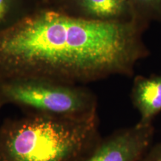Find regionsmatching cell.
Wrapping results in <instances>:
<instances>
[{
    "mask_svg": "<svg viewBox=\"0 0 161 161\" xmlns=\"http://www.w3.org/2000/svg\"><path fill=\"white\" fill-rule=\"evenodd\" d=\"M0 104L54 117L84 119L98 116L97 96L84 85L20 78L0 83Z\"/></svg>",
    "mask_w": 161,
    "mask_h": 161,
    "instance_id": "cell-3",
    "label": "cell"
},
{
    "mask_svg": "<svg viewBox=\"0 0 161 161\" xmlns=\"http://www.w3.org/2000/svg\"><path fill=\"white\" fill-rule=\"evenodd\" d=\"M2 108H3V106H2V104H0V110H1V109H2Z\"/></svg>",
    "mask_w": 161,
    "mask_h": 161,
    "instance_id": "cell-11",
    "label": "cell"
},
{
    "mask_svg": "<svg viewBox=\"0 0 161 161\" xmlns=\"http://www.w3.org/2000/svg\"><path fill=\"white\" fill-rule=\"evenodd\" d=\"M40 1L45 8L58 9L66 0H40Z\"/></svg>",
    "mask_w": 161,
    "mask_h": 161,
    "instance_id": "cell-10",
    "label": "cell"
},
{
    "mask_svg": "<svg viewBox=\"0 0 161 161\" xmlns=\"http://www.w3.org/2000/svg\"><path fill=\"white\" fill-rule=\"evenodd\" d=\"M56 10L88 20L134 21L132 0H66Z\"/></svg>",
    "mask_w": 161,
    "mask_h": 161,
    "instance_id": "cell-5",
    "label": "cell"
},
{
    "mask_svg": "<svg viewBox=\"0 0 161 161\" xmlns=\"http://www.w3.org/2000/svg\"><path fill=\"white\" fill-rule=\"evenodd\" d=\"M140 161H161V142L147 151Z\"/></svg>",
    "mask_w": 161,
    "mask_h": 161,
    "instance_id": "cell-9",
    "label": "cell"
},
{
    "mask_svg": "<svg viewBox=\"0 0 161 161\" xmlns=\"http://www.w3.org/2000/svg\"><path fill=\"white\" fill-rule=\"evenodd\" d=\"M98 117L27 113L0 123V161H79L101 139Z\"/></svg>",
    "mask_w": 161,
    "mask_h": 161,
    "instance_id": "cell-2",
    "label": "cell"
},
{
    "mask_svg": "<svg viewBox=\"0 0 161 161\" xmlns=\"http://www.w3.org/2000/svg\"><path fill=\"white\" fill-rule=\"evenodd\" d=\"M134 20L148 28L152 22H161V0H132Z\"/></svg>",
    "mask_w": 161,
    "mask_h": 161,
    "instance_id": "cell-8",
    "label": "cell"
},
{
    "mask_svg": "<svg viewBox=\"0 0 161 161\" xmlns=\"http://www.w3.org/2000/svg\"><path fill=\"white\" fill-rule=\"evenodd\" d=\"M45 8L40 0H0V32Z\"/></svg>",
    "mask_w": 161,
    "mask_h": 161,
    "instance_id": "cell-7",
    "label": "cell"
},
{
    "mask_svg": "<svg viewBox=\"0 0 161 161\" xmlns=\"http://www.w3.org/2000/svg\"><path fill=\"white\" fill-rule=\"evenodd\" d=\"M154 132L152 124L122 128L101 139L79 161H140L148 150Z\"/></svg>",
    "mask_w": 161,
    "mask_h": 161,
    "instance_id": "cell-4",
    "label": "cell"
},
{
    "mask_svg": "<svg viewBox=\"0 0 161 161\" xmlns=\"http://www.w3.org/2000/svg\"><path fill=\"white\" fill-rule=\"evenodd\" d=\"M130 99L140 115L138 123L152 124L153 119L161 112V74L147 77L136 76L133 81Z\"/></svg>",
    "mask_w": 161,
    "mask_h": 161,
    "instance_id": "cell-6",
    "label": "cell"
},
{
    "mask_svg": "<svg viewBox=\"0 0 161 161\" xmlns=\"http://www.w3.org/2000/svg\"><path fill=\"white\" fill-rule=\"evenodd\" d=\"M147 29L135 21L88 20L43 8L0 32V83L41 78L86 86L131 77L150 55Z\"/></svg>",
    "mask_w": 161,
    "mask_h": 161,
    "instance_id": "cell-1",
    "label": "cell"
}]
</instances>
